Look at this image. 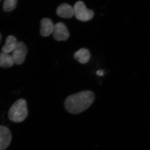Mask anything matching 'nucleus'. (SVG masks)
I'll return each mask as SVG.
<instances>
[{"mask_svg": "<svg viewBox=\"0 0 150 150\" xmlns=\"http://www.w3.org/2000/svg\"><path fill=\"white\" fill-rule=\"evenodd\" d=\"M28 114L27 103L25 100L21 98L17 100L11 106L8 112L10 121L15 123L23 122Z\"/></svg>", "mask_w": 150, "mask_h": 150, "instance_id": "f03ea898", "label": "nucleus"}, {"mask_svg": "<svg viewBox=\"0 0 150 150\" xmlns=\"http://www.w3.org/2000/svg\"><path fill=\"white\" fill-rule=\"evenodd\" d=\"M95 98L93 92L83 91L68 96L64 101L65 108L70 113L79 114L90 107Z\"/></svg>", "mask_w": 150, "mask_h": 150, "instance_id": "f257e3e1", "label": "nucleus"}, {"mask_svg": "<svg viewBox=\"0 0 150 150\" xmlns=\"http://www.w3.org/2000/svg\"><path fill=\"white\" fill-rule=\"evenodd\" d=\"M54 25L48 18H43L40 21V34L43 37H47L53 33Z\"/></svg>", "mask_w": 150, "mask_h": 150, "instance_id": "6e6552de", "label": "nucleus"}, {"mask_svg": "<svg viewBox=\"0 0 150 150\" xmlns=\"http://www.w3.org/2000/svg\"><path fill=\"white\" fill-rule=\"evenodd\" d=\"M11 139L12 135L9 129L0 125V150H5L8 147Z\"/></svg>", "mask_w": 150, "mask_h": 150, "instance_id": "423d86ee", "label": "nucleus"}, {"mask_svg": "<svg viewBox=\"0 0 150 150\" xmlns=\"http://www.w3.org/2000/svg\"><path fill=\"white\" fill-rule=\"evenodd\" d=\"M53 35L57 41H64L68 40L70 33L64 23L59 22L54 25Z\"/></svg>", "mask_w": 150, "mask_h": 150, "instance_id": "39448f33", "label": "nucleus"}, {"mask_svg": "<svg viewBox=\"0 0 150 150\" xmlns=\"http://www.w3.org/2000/svg\"><path fill=\"white\" fill-rule=\"evenodd\" d=\"M56 13L58 16L63 18H71L74 15V8L69 4L63 3L57 8Z\"/></svg>", "mask_w": 150, "mask_h": 150, "instance_id": "0eeeda50", "label": "nucleus"}, {"mask_svg": "<svg viewBox=\"0 0 150 150\" xmlns=\"http://www.w3.org/2000/svg\"><path fill=\"white\" fill-rule=\"evenodd\" d=\"M17 0H5L3 9L5 12H10L16 7Z\"/></svg>", "mask_w": 150, "mask_h": 150, "instance_id": "f8f14e48", "label": "nucleus"}, {"mask_svg": "<svg viewBox=\"0 0 150 150\" xmlns=\"http://www.w3.org/2000/svg\"><path fill=\"white\" fill-rule=\"evenodd\" d=\"M74 57L81 64H85L89 61L91 58V54L88 49L81 48L75 52Z\"/></svg>", "mask_w": 150, "mask_h": 150, "instance_id": "1a4fd4ad", "label": "nucleus"}, {"mask_svg": "<svg viewBox=\"0 0 150 150\" xmlns=\"http://www.w3.org/2000/svg\"><path fill=\"white\" fill-rule=\"evenodd\" d=\"M103 74H104V73H103V71L102 70H99L96 72V74L98 76H102L103 75Z\"/></svg>", "mask_w": 150, "mask_h": 150, "instance_id": "ddd939ff", "label": "nucleus"}, {"mask_svg": "<svg viewBox=\"0 0 150 150\" xmlns=\"http://www.w3.org/2000/svg\"><path fill=\"white\" fill-rule=\"evenodd\" d=\"M1 34H0V41H1Z\"/></svg>", "mask_w": 150, "mask_h": 150, "instance_id": "4468645a", "label": "nucleus"}, {"mask_svg": "<svg viewBox=\"0 0 150 150\" xmlns=\"http://www.w3.org/2000/svg\"><path fill=\"white\" fill-rule=\"evenodd\" d=\"M17 43L16 38L14 36L12 35H9L6 38L5 44L2 48V51L6 54L13 51Z\"/></svg>", "mask_w": 150, "mask_h": 150, "instance_id": "9d476101", "label": "nucleus"}, {"mask_svg": "<svg viewBox=\"0 0 150 150\" xmlns=\"http://www.w3.org/2000/svg\"><path fill=\"white\" fill-rule=\"evenodd\" d=\"M14 64L12 56L4 52L0 53V67L10 68L12 67Z\"/></svg>", "mask_w": 150, "mask_h": 150, "instance_id": "9b49d317", "label": "nucleus"}, {"mask_svg": "<svg viewBox=\"0 0 150 150\" xmlns=\"http://www.w3.org/2000/svg\"><path fill=\"white\" fill-rule=\"evenodd\" d=\"M1 1V0H0V1Z\"/></svg>", "mask_w": 150, "mask_h": 150, "instance_id": "2eb2a0df", "label": "nucleus"}, {"mask_svg": "<svg viewBox=\"0 0 150 150\" xmlns=\"http://www.w3.org/2000/svg\"><path fill=\"white\" fill-rule=\"evenodd\" d=\"M74 9L76 18L80 21H89L94 15L93 11L87 8L84 3L82 1H78L75 3Z\"/></svg>", "mask_w": 150, "mask_h": 150, "instance_id": "7ed1b4c3", "label": "nucleus"}, {"mask_svg": "<svg viewBox=\"0 0 150 150\" xmlns=\"http://www.w3.org/2000/svg\"><path fill=\"white\" fill-rule=\"evenodd\" d=\"M26 45L22 41H19L14 50L13 51L12 56L14 63L18 65L23 64L27 54Z\"/></svg>", "mask_w": 150, "mask_h": 150, "instance_id": "20e7f679", "label": "nucleus"}]
</instances>
